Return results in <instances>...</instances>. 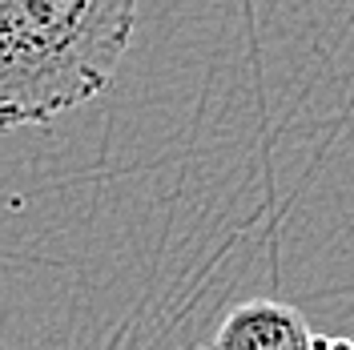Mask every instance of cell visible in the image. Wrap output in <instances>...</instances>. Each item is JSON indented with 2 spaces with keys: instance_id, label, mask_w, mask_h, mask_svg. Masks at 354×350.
<instances>
[{
  "instance_id": "obj_1",
  "label": "cell",
  "mask_w": 354,
  "mask_h": 350,
  "mask_svg": "<svg viewBox=\"0 0 354 350\" xmlns=\"http://www.w3.org/2000/svg\"><path fill=\"white\" fill-rule=\"evenodd\" d=\"M133 33L137 0H0V133L101 97Z\"/></svg>"
},
{
  "instance_id": "obj_2",
  "label": "cell",
  "mask_w": 354,
  "mask_h": 350,
  "mask_svg": "<svg viewBox=\"0 0 354 350\" xmlns=\"http://www.w3.org/2000/svg\"><path fill=\"white\" fill-rule=\"evenodd\" d=\"M310 338L302 310L274 298L234 306L214 330V347L221 350H310Z\"/></svg>"
},
{
  "instance_id": "obj_3",
  "label": "cell",
  "mask_w": 354,
  "mask_h": 350,
  "mask_svg": "<svg viewBox=\"0 0 354 350\" xmlns=\"http://www.w3.org/2000/svg\"><path fill=\"white\" fill-rule=\"evenodd\" d=\"M310 350H354L351 338H330V334H314L310 338Z\"/></svg>"
}]
</instances>
